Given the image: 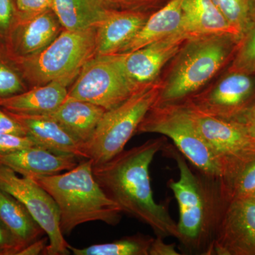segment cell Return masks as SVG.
I'll return each instance as SVG.
<instances>
[{
  "label": "cell",
  "mask_w": 255,
  "mask_h": 255,
  "mask_svg": "<svg viewBox=\"0 0 255 255\" xmlns=\"http://www.w3.org/2000/svg\"><path fill=\"white\" fill-rule=\"evenodd\" d=\"M167 144L164 137L150 139L104 163L92 165L96 181L123 213L150 226L156 236L178 237L177 223L168 203L158 204L151 188L150 166Z\"/></svg>",
  "instance_id": "cell-1"
},
{
  "label": "cell",
  "mask_w": 255,
  "mask_h": 255,
  "mask_svg": "<svg viewBox=\"0 0 255 255\" xmlns=\"http://www.w3.org/2000/svg\"><path fill=\"white\" fill-rule=\"evenodd\" d=\"M177 163L179 177L169 181L179 206L178 237L181 254L213 255L216 230L228 199L221 178L194 172L185 157L172 145L163 150Z\"/></svg>",
  "instance_id": "cell-2"
},
{
  "label": "cell",
  "mask_w": 255,
  "mask_h": 255,
  "mask_svg": "<svg viewBox=\"0 0 255 255\" xmlns=\"http://www.w3.org/2000/svg\"><path fill=\"white\" fill-rule=\"evenodd\" d=\"M240 38L216 34L186 40L162 72L156 104L181 103L209 85L232 61Z\"/></svg>",
  "instance_id": "cell-3"
},
{
  "label": "cell",
  "mask_w": 255,
  "mask_h": 255,
  "mask_svg": "<svg viewBox=\"0 0 255 255\" xmlns=\"http://www.w3.org/2000/svg\"><path fill=\"white\" fill-rule=\"evenodd\" d=\"M92 165L91 159H85L65 173L33 179L56 203L63 236L83 223L101 221L116 226L122 219L123 211L99 185Z\"/></svg>",
  "instance_id": "cell-4"
},
{
  "label": "cell",
  "mask_w": 255,
  "mask_h": 255,
  "mask_svg": "<svg viewBox=\"0 0 255 255\" xmlns=\"http://www.w3.org/2000/svg\"><path fill=\"white\" fill-rule=\"evenodd\" d=\"M97 28L65 29L38 54L11 58L27 86H40L61 79H75L82 67L97 55Z\"/></svg>",
  "instance_id": "cell-5"
},
{
  "label": "cell",
  "mask_w": 255,
  "mask_h": 255,
  "mask_svg": "<svg viewBox=\"0 0 255 255\" xmlns=\"http://www.w3.org/2000/svg\"><path fill=\"white\" fill-rule=\"evenodd\" d=\"M162 88L159 80L132 94L115 108L106 111L92 138L82 146L84 158L104 163L124 150L137 132L146 114L157 103Z\"/></svg>",
  "instance_id": "cell-6"
},
{
  "label": "cell",
  "mask_w": 255,
  "mask_h": 255,
  "mask_svg": "<svg viewBox=\"0 0 255 255\" xmlns=\"http://www.w3.org/2000/svg\"><path fill=\"white\" fill-rule=\"evenodd\" d=\"M136 133H158L169 137L196 169L211 177H221L214 152L183 102L155 104L146 114Z\"/></svg>",
  "instance_id": "cell-7"
},
{
  "label": "cell",
  "mask_w": 255,
  "mask_h": 255,
  "mask_svg": "<svg viewBox=\"0 0 255 255\" xmlns=\"http://www.w3.org/2000/svg\"><path fill=\"white\" fill-rule=\"evenodd\" d=\"M117 55H96L87 62L68 90L69 100L90 102L108 111L135 93Z\"/></svg>",
  "instance_id": "cell-8"
},
{
  "label": "cell",
  "mask_w": 255,
  "mask_h": 255,
  "mask_svg": "<svg viewBox=\"0 0 255 255\" xmlns=\"http://www.w3.org/2000/svg\"><path fill=\"white\" fill-rule=\"evenodd\" d=\"M255 101V73L226 68L204 88L183 102L210 117L236 120Z\"/></svg>",
  "instance_id": "cell-9"
},
{
  "label": "cell",
  "mask_w": 255,
  "mask_h": 255,
  "mask_svg": "<svg viewBox=\"0 0 255 255\" xmlns=\"http://www.w3.org/2000/svg\"><path fill=\"white\" fill-rule=\"evenodd\" d=\"M0 189L19 201L46 233L49 244L44 255H70L60 230L58 206L43 188L31 178L19 177L12 169L0 165Z\"/></svg>",
  "instance_id": "cell-10"
},
{
  "label": "cell",
  "mask_w": 255,
  "mask_h": 255,
  "mask_svg": "<svg viewBox=\"0 0 255 255\" xmlns=\"http://www.w3.org/2000/svg\"><path fill=\"white\" fill-rule=\"evenodd\" d=\"M187 107L217 159L221 179L229 177L242 162L255 157V140L241 124L210 117Z\"/></svg>",
  "instance_id": "cell-11"
},
{
  "label": "cell",
  "mask_w": 255,
  "mask_h": 255,
  "mask_svg": "<svg viewBox=\"0 0 255 255\" xmlns=\"http://www.w3.org/2000/svg\"><path fill=\"white\" fill-rule=\"evenodd\" d=\"M188 38L179 32L130 53L116 54L126 78L135 92L160 80L166 65Z\"/></svg>",
  "instance_id": "cell-12"
},
{
  "label": "cell",
  "mask_w": 255,
  "mask_h": 255,
  "mask_svg": "<svg viewBox=\"0 0 255 255\" xmlns=\"http://www.w3.org/2000/svg\"><path fill=\"white\" fill-rule=\"evenodd\" d=\"M213 255H255V201H228L213 244Z\"/></svg>",
  "instance_id": "cell-13"
},
{
  "label": "cell",
  "mask_w": 255,
  "mask_h": 255,
  "mask_svg": "<svg viewBox=\"0 0 255 255\" xmlns=\"http://www.w3.org/2000/svg\"><path fill=\"white\" fill-rule=\"evenodd\" d=\"M62 25L52 9L43 12L17 17L4 41L10 57L23 58L39 53L61 33Z\"/></svg>",
  "instance_id": "cell-14"
},
{
  "label": "cell",
  "mask_w": 255,
  "mask_h": 255,
  "mask_svg": "<svg viewBox=\"0 0 255 255\" xmlns=\"http://www.w3.org/2000/svg\"><path fill=\"white\" fill-rule=\"evenodd\" d=\"M79 159L34 146L9 153H0V165L12 169L23 177L34 179L70 170L78 165Z\"/></svg>",
  "instance_id": "cell-15"
},
{
  "label": "cell",
  "mask_w": 255,
  "mask_h": 255,
  "mask_svg": "<svg viewBox=\"0 0 255 255\" xmlns=\"http://www.w3.org/2000/svg\"><path fill=\"white\" fill-rule=\"evenodd\" d=\"M73 78L61 79L31 87L18 95L0 99V107L11 113L44 116L53 113L68 97Z\"/></svg>",
  "instance_id": "cell-16"
},
{
  "label": "cell",
  "mask_w": 255,
  "mask_h": 255,
  "mask_svg": "<svg viewBox=\"0 0 255 255\" xmlns=\"http://www.w3.org/2000/svg\"><path fill=\"white\" fill-rule=\"evenodd\" d=\"M151 14L112 10L97 28V55L119 53L136 36Z\"/></svg>",
  "instance_id": "cell-17"
},
{
  "label": "cell",
  "mask_w": 255,
  "mask_h": 255,
  "mask_svg": "<svg viewBox=\"0 0 255 255\" xmlns=\"http://www.w3.org/2000/svg\"><path fill=\"white\" fill-rule=\"evenodd\" d=\"M6 112L23 126L28 136L37 145L53 153L84 158L82 144L53 119L47 116L23 115Z\"/></svg>",
  "instance_id": "cell-18"
},
{
  "label": "cell",
  "mask_w": 255,
  "mask_h": 255,
  "mask_svg": "<svg viewBox=\"0 0 255 255\" xmlns=\"http://www.w3.org/2000/svg\"><path fill=\"white\" fill-rule=\"evenodd\" d=\"M180 32L189 38L216 34L241 36L212 0H184Z\"/></svg>",
  "instance_id": "cell-19"
},
{
  "label": "cell",
  "mask_w": 255,
  "mask_h": 255,
  "mask_svg": "<svg viewBox=\"0 0 255 255\" xmlns=\"http://www.w3.org/2000/svg\"><path fill=\"white\" fill-rule=\"evenodd\" d=\"M106 111L90 102L66 99L55 112L44 116L58 122L83 146L92 138Z\"/></svg>",
  "instance_id": "cell-20"
},
{
  "label": "cell",
  "mask_w": 255,
  "mask_h": 255,
  "mask_svg": "<svg viewBox=\"0 0 255 255\" xmlns=\"http://www.w3.org/2000/svg\"><path fill=\"white\" fill-rule=\"evenodd\" d=\"M184 0H170L152 13L140 31L119 53H130L180 32Z\"/></svg>",
  "instance_id": "cell-21"
},
{
  "label": "cell",
  "mask_w": 255,
  "mask_h": 255,
  "mask_svg": "<svg viewBox=\"0 0 255 255\" xmlns=\"http://www.w3.org/2000/svg\"><path fill=\"white\" fill-rule=\"evenodd\" d=\"M52 10L70 31L98 27L112 11L104 0H53Z\"/></svg>",
  "instance_id": "cell-22"
},
{
  "label": "cell",
  "mask_w": 255,
  "mask_h": 255,
  "mask_svg": "<svg viewBox=\"0 0 255 255\" xmlns=\"http://www.w3.org/2000/svg\"><path fill=\"white\" fill-rule=\"evenodd\" d=\"M0 221L12 233L23 248L45 233L25 206L9 193L0 189Z\"/></svg>",
  "instance_id": "cell-23"
},
{
  "label": "cell",
  "mask_w": 255,
  "mask_h": 255,
  "mask_svg": "<svg viewBox=\"0 0 255 255\" xmlns=\"http://www.w3.org/2000/svg\"><path fill=\"white\" fill-rule=\"evenodd\" d=\"M153 238L143 235H135L85 248H74L69 245L68 248L75 255H149Z\"/></svg>",
  "instance_id": "cell-24"
},
{
  "label": "cell",
  "mask_w": 255,
  "mask_h": 255,
  "mask_svg": "<svg viewBox=\"0 0 255 255\" xmlns=\"http://www.w3.org/2000/svg\"><path fill=\"white\" fill-rule=\"evenodd\" d=\"M221 180L228 200L249 197L255 191V157L240 164L231 177Z\"/></svg>",
  "instance_id": "cell-25"
},
{
  "label": "cell",
  "mask_w": 255,
  "mask_h": 255,
  "mask_svg": "<svg viewBox=\"0 0 255 255\" xmlns=\"http://www.w3.org/2000/svg\"><path fill=\"white\" fill-rule=\"evenodd\" d=\"M28 90L26 82L0 41V99L7 98Z\"/></svg>",
  "instance_id": "cell-26"
},
{
  "label": "cell",
  "mask_w": 255,
  "mask_h": 255,
  "mask_svg": "<svg viewBox=\"0 0 255 255\" xmlns=\"http://www.w3.org/2000/svg\"><path fill=\"white\" fill-rule=\"evenodd\" d=\"M227 68L240 73H255V20L242 33L236 53Z\"/></svg>",
  "instance_id": "cell-27"
},
{
  "label": "cell",
  "mask_w": 255,
  "mask_h": 255,
  "mask_svg": "<svg viewBox=\"0 0 255 255\" xmlns=\"http://www.w3.org/2000/svg\"><path fill=\"white\" fill-rule=\"evenodd\" d=\"M230 24L241 34L252 22L250 0H212Z\"/></svg>",
  "instance_id": "cell-28"
},
{
  "label": "cell",
  "mask_w": 255,
  "mask_h": 255,
  "mask_svg": "<svg viewBox=\"0 0 255 255\" xmlns=\"http://www.w3.org/2000/svg\"><path fill=\"white\" fill-rule=\"evenodd\" d=\"M106 6L117 11H142L153 13L170 0H104Z\"/></svg>",
  "instance_id": "cell-29"
},
{
  "label": "cell",
  "mask_w": 255,
  "mask_h": 255,
  "mask_svg": "<svg viewBox=\"0 0 255 255\" xmlns=\"http://www.w3.org/2000/svg\"><path fill=\"white\" fill-rule=\"evenodd\" d=\"M17 16L14 0H0V41L6 39Z\"/></svg>",
  "instance_id": "cell-30"
},
{
  "label": "cell",
  "mask_w": 255,
  "mask_h": 255,
  "mask_svg": "<svg viewBox=\"0 0 255 255\" xmlns=\"http://www.w3.org/2000/svg\"><path fill=\"white\" fill-rule=\"evenodd\" d=\"M36 142L31 137L0 133V153H9L34 147Z\"/></svg>",
  "instance_id": "cell-31"
},
{
  "label": "cell",
  "mask_w": 255,
  "mask_h": 255,
  "mask_svg": "<svg viewBox=\"0 0 255 255\" xmlns=\"http://www.w3.org/2000/svg\"><path fill=\"white\" fill-rule=\"evenodd\" d=\"M17 17H26L52 9L53 0H14Z\"/></svg>",
  "instance_id": "cell-32"
},
{
  "label": "cell",
  "mask_w": 255,
  "mask_h": 255,
  "mask_svg": "<svg viewBox=\"0 0 255 255\" xmlns=\"http://www.w3.org/2000/svg\"><path fill=\"white\" fill-rule=\"evenodd\" d=\"M23 248L17 238L0 221V255H16Z\"/></svg>",
  "instance_id": "cell-33"
},
{
  "label": "cell",
  "mask_w": 255,
  "mask_h": 255,
  "mask_svg": "<svg viewBox=\"0 0 255 255\" xmlns=\"http://www.w3.org/2000/svg\"><path fill=\"white\" fill-rule=\"evenodd\" d=\"M0 133L26 136L27 132L19 122L0 107Z\"/></svg>",
  "instance_id": "cell-34"
},
{
  "label": "cell",
  "mask_w": 255,
  "mask_h": 255,
  "mask_svg": "<svg viewBox=\"0 0 255 255\" xmlns=\"http://www.w3.org/2000/svg\"><path fill=\"white\" fill-rule=\"evenodd\" d=\"M246 131L255 140V101L243 114L236 119Z\"/></svg>",
  "instance_id": "cell-35"
},
{
  "label": "cell",
  "mask_w": 255,
  "mask_h": 255,
  "mask_svg": "<svg viewBox=\"0 0 255 255\" xmlns=\"http://www.w3.org/2000/svg\"><path fill=\"white\" fill-rule=\"evenodd\" d=\"M164 238L156 236L153 238L149 251V255H179L181 253L176 250V245L167 244Z\"/></svg>",
  "instance_id": "cell-36"
},
{
  "label": "cell",
  "mask_w": 255,
  "mask_h": 255,
  "mask_svg": "<svg viewBox=\"0 0 255 255\" xmlns=\"http://www.w3.org/2000/svg\"><path fill=\"white\" fill-rule=\"evenodd\" d=\"M48 236L46 238H39L23 248L16 255H44V252L48 246Z\"/></svg>",
  "instance_id": "cell-37"
},
{
  "label": "cell",
  "mask_w": 255,
  "mask_h": 255,
  "mask_svg": "<svg viewBox=\"0 0 255 255\" xmlns=\"http://www.w3.org/2000/svg\"><path fill=\"white\" fill-rule=\"evenodd\" d=\"M250 6H251V16L252 21L255 20V0H250Z\"/></svg>",
  "instance_id": "cell-38"
},
{
  "label": "cell",
  "mask_w": 255,
  "mask_h": 255,
  "mask_svg": "<svg viewBox=\"0 0 255 255\" xmlns=\"http://www.w3.org/2000/svg\"><path fill=\"white\" fill-rule=\"evenodd\" d=\"M248 198H251V199L255 201V191L251 194V196H249V197Z\"/></svg>",
  "instance_id": "cell-39"
}]
</instances>
